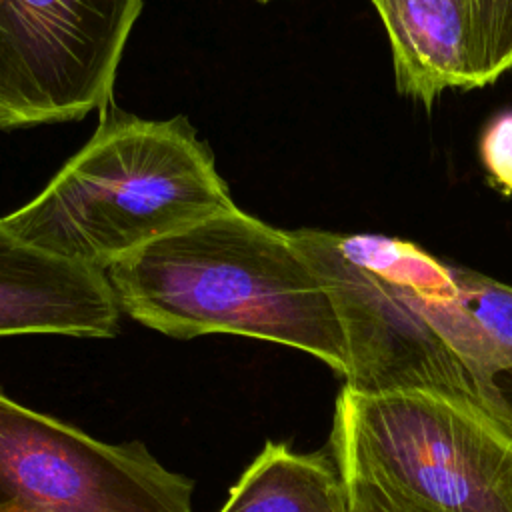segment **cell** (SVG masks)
<instances>
[{
    "label": "cell",
    "mask_w": 512,
    "mask_h": 512,
    "mask_svg": "<svg viewBox=\"0 0 512 512\" xmlns=\"http://www.w3.org/2000/svg\"><path fill=\"white\" fill-rule=\"evenodd\" d=\"M258 2H270V0H258Z\"/></svg>",
    "instance_id": "cell-14"
},
{
    "label": "cell",
    "mask_w": 512,
    "mask_h": 512,
    "mask_svg": "<svg viewBox=\"0 0 512 512\" xmlns=\"http://www.w3.org/2000/svg\"><path fill=\"white\" fill-rule=\"evenodd\" d=\"M192 480L0 390V512H192Z\"/></svg>",
    "instance_id": "cell-4"
},
{
    "label": "cell",
    "mask_w": 512,
    "mask_h": 512,
    "mask_svg": "<svg viewBox=\"0 0 512 512\" xmlns=\"http://www.w3.org/2000/svg\"><path fill=\"white\" fill-rule=\"evenodd\" d=\"M340 474L346 488L348 512H424L360 476Z\"/></svg>",
    "instance_id": "cell-13"
},
{
    "label": "cell",
    "mask_w": 512,
    "mask_h": 512,
    "mask_svg": "<svg viewBox=\"0 0 512 512\" xmlns=\"http://www.w3.org/2000/svg\"><path fill=\"white\" fill-rule=\"evenodd\" d=\"M480 158L490 182L512 194V110L496 114L482 130Z\"/></svg>",
    "instance_id": "cell-12"
},
{
    "label": "cell",
    "mask_w": 512,
    "mask_h": 512,
    "mask_svg": "<svg viewBox=\"0 0 512 512\" xmlns=\"http://www.w3.org/2000/svg\"><path fill=\"white\" fill-rule=\"evenodd\" d=\"M140 10L142 0H0V130L104 108Z\"/></svg>",
    "instance_id": "cell-5"
},
{
    "label": "cell",
    "mask_w": 512,
    "mask_h": 512,
    "mask_svg": "<svg viewBox=\"0 0 512 512\" xmlns=\"http://www.w3.org/2000/svg\"><path fill=\"white\" fill-rule=\"evenodd\" d=\"M120 308L172 338L238 334L308 352L346 378L334 302L288 230L232 208L106 270Z\"/></svg>",
    "instance_id": "cell-1"
},
{
    "label": "cell",
    "mask_w": 512,
    "mask_h": 512,
    "mask_svg": "<svg viewBox=\"0 0 512 512\" xmlns=\"http://www.w3.org/2000/svg\"><path fill=\"white\" fill-rule=\"evenodd\" d=\"M220 512H348L346 488L332 456L266 442Z\"/></svg>",
    "instance_id": "cell-9"
},
{
    "label": "cell",
    "mask_w": 512,
    "mask_h": 512,
    "mask_svg": "<svg viewBox=\"0 0 512 512\" xmlns=\"http://www.w3.org/2000/svg\"><path fill=\"white\" fill-rule=\"evenodd\" d=\"M330 448L340 472L424 512H512V428L474 404L342 388Z\"/></svg>",
    "instance_id": "cell-3"
},
{
    "label": "cell",
    "mask_w": 512,
    "mask_h": 512,
    "mask_svg": "<svg viewBox=\"0 0 512 512\" xmlns=\"http://www.w3.org/2000/svg\"><path fill=\"white\" fill-rule=\"evenodd\" d=\"M120 310L104 270L40 250L0 222V336L110 338Z\"/></svg>",
    "instance_id": "cell-7"
},
{
    "label": "cell",
    "mask_w": 512,
    "mask_h": 512,
    "mask_svg": "<svg viewBox=\"0 0 512 512\" xmlns=\"http://www.w3.org/2000/svg\"><path fill=\"white\" fill-rule=\"evenodd\" d=\"M236 208L184 116L114 112L26 206L0 218L24 242L108 270L142 246Z\"/></svg>",
    "instance_id": "cell-2"
},
{
    "label": "cell",
    "mask_w": 512,
    "mask_h": 512,
    "mask_svg": "<svg viewBox=\"0 0 512 512\" xmlns=\"http://www.w3.org/2000/svg\"><path fill=\"white\" fill-rule=\"evenodd\" d=\"M480 86L512 66V0H466Z\"/></svg>",
    "instance_id": "cell-11"
},
{
    "label": "cell",
    "mask_w": 512,
    "mask_h": 512,
    "mask_svg": "<svg viewBox=\"0 0 512 512\" xmlns=\"http://www.w3.org/2000/svg\"><path fill=\"white\" fill-rule=\"evenodd\" d=\"M456 292L482 328L500 374L512 372V286L452 264Z\"/></svg>",
    "instance_id": "cell-10"
},
{
    "label": "cell",
    "mask_w": 512,
    "mask_h": 512,
    "mask_svg": "<svg viewBox=\"0 0 512 512\" xmlns=\"http://www.w3.org/2000/svg\"><path fill=\"white\" fill-rule=\"evenodd\" d=\"M388 32L396 86L430 106L444 90L480 88L466 0H372Z\"/></svg>",
    "instance_id": "cell-8"
},
{
    "label": "cell",
    "mask_w": 512,
    "mask_h": 512,
    "mask_svg": "<svg viewBox=\"0 0 512 512\" xmlns=\"http://www.w3.org/2000/svg\"><path fill=\"white\" fill-rule=\"evenodd\" d=\"M288 236L338 312L350 360L344 388L358 394L434 392L488 414L464 366L408 292L354 254L346 234L300 228Z\"/></svg>",
    "instance_id": "cell-6"
}]
</instances>
